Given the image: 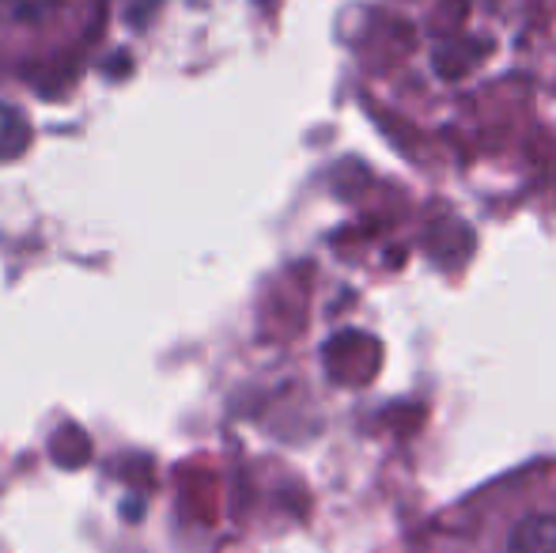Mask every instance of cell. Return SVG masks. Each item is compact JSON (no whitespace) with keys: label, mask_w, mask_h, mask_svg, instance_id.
Masks as SVG:
<instances>
[{"label":"cell","mask_w":556,"mask_h":553,"mask_svg":"<svg viewBox=\"0 0 556 553\" xmlns=\"http://www.w3.org/2000/svg\"><path fill=\"white\" fill-rule=\"evenodd\" d=\"M507 553H556V519L534 516V519H527V524H519Z\"/></svg>","instance_id":"1"},{"label":"cell","mask_w":556,"mask_h":553,"mask_svg":"<svg viewBox=\"0 0 556 553\" xmlns=\"http://www.w3.org/2000/svg\"><path fill=\"white\" fill-rule=\"evenodd\" d=\"M58 0H0V12L15 15V20H38L46 15Z\"/></svg>","instance_id":"2"}]
</instances>
